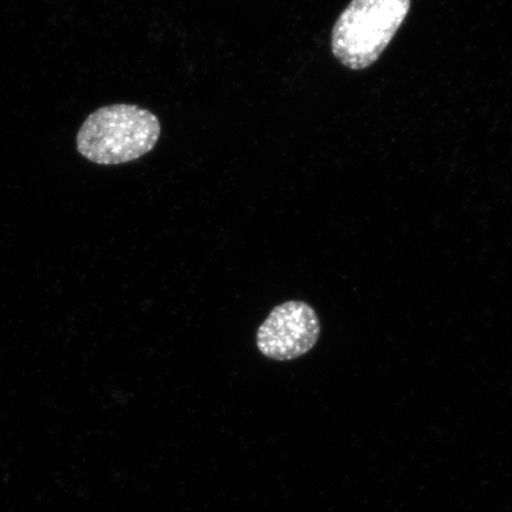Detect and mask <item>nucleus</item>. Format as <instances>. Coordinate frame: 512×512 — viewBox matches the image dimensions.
<instances>
[{"label": "nucleus", "instance_id": "3", "mask_svg": "<svg viewBox=\"0 0 512 512\" xmlns=\"http://www.w3.org/2000/svg\"><path fill=\"white\" fill-rule=\"evenodd\" d=\"M320 320L304 302L291 300L275 306L256 332V347L271 360H296L316 347Z\"/></svg>", "mask_w": 512, "mask_h": 512}, {"label": "nucleus", "instance_id": "1", "mask_svg": "<svg viewBox=\"0 0 512 512\" xmlns=\"http://www.w3.org/2000/svg\"><path fill=\"white\" fill-rule=\"evenodd\" d=\"M160 132L159 119L145 108L111 105L89 115L76 137V146L89 162L119 165L155 149Z\"/></svg>", "mask_w": 512, "mask_h": 512}, {"label": "nucleus", "instance_id": "2", "mask_svg": "<svg viewBox=\"0 0 512 512\" xmlns=\"http://www.w3.org/2000/svg\"><path fill=\"white\" fill-rule=\"evenodd\" d=\"M412 0H351L332 29L336 59L352 70L379 60L411 9Z\"/></svg>", "mask_w": 512, "mask_h": 512}]
</instances>
